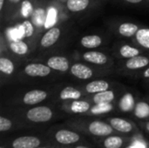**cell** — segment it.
Listing matches in <instances>:
<instances>
[{
    "instance_id": "obj_25",
    "label": "cell",
    "mask_w": 149,
    "mask_h": 148,
    "mask_svg": "<svg viewBox=\"0 0 149 148\" xmlns=\"http://www.w3.org/2000/svg\"><path fill=\"white\" fill-rule=\"evenodd\" d=\"M15 71L14 63L8 58H0V72L5 75H10Z\"/></svg>"
},
{
    "instance_id": "obj_22",
    "label": "cell",
    "mask_w": 149,
    "mask_h": 148,
    "mask_svg": "<svg viewBox=\"0 0 149 148\" xmlns=\"http://www.w3.org/2000/svg\"><path fill=\"white\" fill-rule=\"evenodd\" d=\"M115 98L114 92L112 90H107L104 92H100L95 93L93 96V101L95 104H102V103H111Z\"/></svg>"
},
{
    "instance_id": "obj_32",
    "label": "cell",
    "mask_w": 149,
    "mask_h": 148,
    "mask_svg": "<svg viewBox=\"0 0 149 148\" xmlns=\"http://www.w3.org/2000/svg\"><path fill=\"white\" fill-rule=\"evenodd\" d=\"M21 24H22V27L24 31V37L25 38L32 37L34 34V31H35V25L33 24V23L28 19H25L23 21V23Z\"/></svg>"
},
{
    "instance_id": "obj_16",
    "label": "cell",
    "mask_w": 149,
    "mask_h": 148,
    "mask_svg": "<svg viewBox=\"0 0 149 148\" xmlns=\"http://www.w3.org/2000/svg\"><path fill=\"white\" fill-rule=\"evenodd\" d=\"M91 0H67L66 8L72 12H80L90 5Z\"/></svg>"
},
{
    "instance_id": "obj_9",
    "label": "cell",
    "mask_w": 149,
    "mask_h": 148,
    "mask_svg": "<svg viewBox=\"0 0 149 148\" xmlns=\"http://www.w3.org/2000/svg\"><path fill=\"white\" fill-rule=\"evenodd\" d=\"M82 58L86 62L98 65H104L107 63L108 58L107 56L100 51H86L82 55Z\"/></svg>"
},
{
    "instance_id": "obj_14",
    "label": "cell",
    "mask_w": 149,
    "mask_h": 148,
    "mask_svg": "<svg viewBox=\"0 0 149 148\" xmlns=\"http://www.w3.org/2000/svg\"><path fill=\"white\" fill-rule=\"evenodd\" d=\"M58 19V10L55 6H50L46 9V19L44 29L49 30L55 26Z\"/></svg>"
},
{
    "instance_id": "obj_28",
    "label": "cell",
    "mask_w": 149,
    "mask_h": 148,
    "mask_svg": "<svg viewBox=\"0 0 149 148\" xmlns=\"http://www.w3.org/2000/svg\"><path fill=\"white\" fill-rule=\"evenodd\" d=\"M134 114L139 119H145L149 116V105L146 102H139L134 107Z\"/></svg>"
},
{
    "instance_id": "obj_30",
    "label": "cell",
    "mask_w": 149,
    "mask_h": 148,
    "mask_svg": "<svg viewBox=\"0 0 149 148\" xmlns=\"http://www.w3.org/2000/svg\"><path fill=\"white\" fill-rule=\"evenodd\" d=\"M122 144L123 140L118 136L109 137L104 141V146L106 148H120Z\"/></svg>"
},
{
    "instance_id": "obj_8",
    "label": "cell",
    "mask_w": 149,
    "mask_h": 148,
    "mask_svg": "<svg viewBox=\"0 0 149 148\" xmlns=\"http://www.w3.org/2000/svg\"><path fill=\"white\" fill-rule=\"evenodd\" d=\"M89 131L96 136H108L113 132V126L101 121H93L89 125Z\"/></svg>"
},
{
    "instance_id": "obj_20",
    "label": "cell",
    "mask_w": 149,
    "mask_h": 148,
    "mask_svg": "<svg viewBox=\"0 0 149 148\" xmlns=\"http://www.w3.org/2000/svg\"><path fill=\"white\" fill-rule=\"evenodd\" d=\"M119 106L122 112H130L133 109H134L135 103L134 96L129 92L125 93L120 100Z\"/></svg>"
},
{
    "instance_id": "obj_13",
    "label": "cell",
    "mask_w": 149,
    "mask_h": 148,
    "mask_svg": "<svg viewBox=\"0 0 149 148\" xmlns=\"http://www.w3.org/2000/svg\"><path fill=\"white\" fill-rule=\"evenodd\" d=\"M110 87V84L106 81V80H102V79H99V80H93V81H91L89 82L85 89L86 91L88 92V93H98V92H104V91H107L108 90Z\"/></svg>"
},
{
    "instance_id": "obj_39",
    "label": "cell",
    "mask_w": 149,
    "mask_h": 148,
    "mask_svg": "<svg viewBox=\"0 0 149 148\" xmlns=\"http://www.w3.org/2000/svg\"><path fill=\"white\" fill-rule=\"evenodd\" d=\"M126 148H136L135 147V146L134 145H132V146H129V147H127Z\"/></svg>"
},
{
    "instance_id": "obj_27",
    "label": "cell",
    "mask_w": 149,
    "mask_h": 148,
    "mask_svg": "<svg viewBox=\"0 0 149 148\" xmlns=\"http://www.w3.org/2000/svg\"><path fill=\"white\" fill-rule=\"evenodd\" d=\"M120 55L124 58H131L135 56L141 55V51L134 46L125 44L120 48Z\"/></svg>"
},
{
    "instance_id": "obj_43",
    "label": "cell",
    "mask_w": 149,
    "mask_h": 148,
    "mask_svg": "<svg viewBox=\"0 0 149 148\" xmlns=\"http://www.w3.org/2000/svg\"><path fill=\"white\" fill-rule=\"evenodd\" d=\"M0 148H3V147H0Z\"/></svg>"
},
{
    "instance_id": "obj_2",
    "label": "cell",
    "mask_w": 149,
    "mask_h": 148,
    "mask_svg": "<svg viewBox=\"0 0 149 148\" xmlns=\"http://www.w3.org/2000/svg\"><path fill=\"white\" fill-rule=\"evenodd\" d=\"M52 68L45 64L40 63H31L24 67V73L29 77H46L52 72Z\"/></svg>"
},
{
    "instance_id": "obj_4",
    "label": "cell",
    "mask_w": 149,
    "mask_h": 148,
    "mask_svg": "<svg viewBox=\"0 0 149 148\" xmlns=\"http://www.w3.org/2000/svg\"><path fill=\"white\" fill-rule=\"evenodd\" d=\"M70 72L75 78L82 80L89 79L93 75V69L82 63L73 64L70 68Z\"/></svg>"
},
{
    "instance_id": "obj_12",
    "label": "cell",
    "mask_w": 149,
    "mask_h": 148,
    "mask_svg": "<svg viewBox=\"0 0 149 148\" xmlns=\"http://www.w3.org/2000/svg\"><path fill=\"white\" fill-rule=\"evenodd\" d=\"M31 19L37 29L44 28L46 19V10L43 7H38L34 9L31 16Z\"/></svg>"
},
{
    "instance_id": "obj_37",
    "label": "cell",
    "mask_w": 149,
    "mask_h": 148,
    "mask_svg": "<svg viewBox=\"0 0 149 148\" xmlns=\"http://www.w3.org/2000/svg\"><path fill=\"white\" fill-rule=\"evenodd\" d=\"M4 1H5V0H0V10H3V9Z\"/></svg>"
},
{
    "instance_id": "obj_15",
    "label": "cell",
    "mask_w": 149,
    "mask_h": 148,
    "mask_svg": "<svg viewBox=\"0 0 149 148\" xmlns=\"http://www.w3.org/2000/svg\"><path fill=\"white\" fill-rule=\"evenodd\" d=\"M80 44L87 49L98 48L102 44V38L99 35H87L81 38Z\"/></svg>"
},
{
    "instance_id": "obj_40",
    "label": "cell",
    "mask_w": 149,
    "mask_h": 148,
    "mask_svg": "<svg viewBox=\"0 0 149 148\" xmlns=\"http://www.w3.org/2000/svg\"><path fill=\"white\" fill-rule=\"evenodd\" d=\"M146 127H147V130L149 132V122L147 124V126H146Z\"/></svg>"
},
{
    "instance_id": "obj_33",
    "label": "cell",
    "mask_w": 149,
    "mask_h": 148,
    "mask_svg": "<svg viewBox=\"0 0 149 148\" xmlns=\"http://www.w3.org/2000/svg\"><path fill=\"white\" fill-rule=\"evenodd\" d=\"M12 126V123L10 120L4 118V117H0V131L1 132H5L8 131Z\"/></svg>"
},
{
    "instance_id": "obj_29",
    "label": "cell",
    "mask_w": 149,
    "mask_h": 148,
    "mask_svg": "<svg viewBox=\"0 0 149 148\" xmlns=\"http://www.w3.org/2000/svg\"><path fill=\"white\" fill-rule=\"evenodd\" d=\"M34 10V8L32 6V3L30 0H24L21 3V9H20V14L21 17L24 18H27L31 16L32 12Z\"/></svg>"
},
{
    "instance_id": "obj_10",
    "label": "cell",
    "mask_w": 149,
    "mask_h": 148,
    "mask_svg": "<svg viewBox=\"0 0 149 148\" xmlns=\"http://www.w3.org/2000/svg\"><path fill=\"white\" fill-rule=\"evenodd\" d=\"M149 65V58L143 55H138L128 58L125 65L128 70H139L147 67Z\"/></svg>"
},
{
    "instance_id": "obj_31",
    "label": "cell",
    "mask_w": 149,
    "mask_h": 148,
    "mask_svg": "<svg viewBox=\"0 0 149 148\" xmlns=\"http://www.w3.org/2000/svg\"><path fill=\"white\" fill-rule=\"evenodd\" d=\"M113 109V106L110 103H102V104H96L91 110L92 113L93 114H101L105 113H108Z\"/></svg>"
},
{
    "instance_id": "obj_11",
    "label": "cell",
    "mask_w": 149,
    "mask_h": 148,
    "mask_svg": "<svg viewBox=\"0 0 149 148\" xmlns=\"http://www.w3.org/2000/svg\"><path fill=\"white\" fill-rule=\"evenodd\" d=\"M56 140L60 144L69 145L77 142L79 140V134L68 130H60L56 133Z\"/></svg>"
},
{
    "instance_id": "obj_42",
    "label": "cell",
    "mask_w": 149,
    "mask_h": 148,
    "mask_svg": "<svg viewBox=\"0 0 149 148\" xmlns=\"http://www.w3.org/2000/svg\"><path fill=\"white\" fill-rule=\"evenodd\" d=\"M38 148H45V147H38Z\"/></svg>"
},
{
    "instance_id": "obj_5",
    "label": "cell",
    "mask_w": 149,
    "mask_h": 148,
    "mask_svg": "<svg viewBox=\"0 0 149 148\" xmlns=\"http://www.w3.org/2000/svg\"><path fill=\"white\" fill-rule=\"evenodd\" d=\"M46 65H49L52 70L65 72L70 69L69 60L64 56H52L48 58Z\"/></svg>"
},
{
    "instance_id": "obj_21",
    "label": "cell",
    "mask_w": 149,
    "mask_h": 148,
    "mask_svg": "<svg viewBox=\"0 0 149 148\" xmlns=\"http://www.w3.org/2000/svg\"><path fill=\"white\" fill-rule=\"evenodd\" d=\"M110 123L113 128L121 133H129L133 129L131 123L120 118H113L110 120Z\"/></svg>"
},
{
    "instance_id": "obj_1",
    "label": "cell",
    "mask_w": 149,
    "mask_h": 148,
    "mask_svg": "<svg viewBox=\"0 0 149 148\" xmlns=\"http://www.w3.org/2000/svg\"><path fill=\"white\" fill-rule=\"evenodd\" d=\"M26 117L32 122H47L52 118V112L47 106H37L30 109L26 113Z\"/></svg>"
},
{
    "instance_id": "obj_6",
    "label": "cell",
    "mask_w": 149,
    "mask_h": 148,
    "mask_svg": "<svg viewBox=\"0 0 149 148\" xmlns=\"http://www.w3.org/2000/svg\"><path fill=\"white\" fill-rule=\"evenodd\" d=\"M47 98V92L43 90H31L27 92L24 98L23 102L25 105L32 106L38 104Z\"/></svg>"
},
{
    "instance_id": "obj_34",
    "label": "cell",
    "mask_w": 149,
    "mask_h": 148,
    "mask_svg": "<svg viewBox=\"0 0 149 148\" xmlns=\"http://www.w3.org/2000/svg\"><path fill=\"white\" fill-rule=\"evenodd\" d=\"M134 146L136 148H147L145 144H143L142 142H139V141L134 142Z\"/></svg>"
},
{
    "instance_id": "obj_41",
    "label": "cell",
    "mask_w": 149,
    "mask_h": 148,
    "mask_svg": "<svg viewBox=\"0 0 149 148\" xmlns=\"http://www.w3.org/2000/svg\"><path fill=\"white\" fill-rule=\"evenodd\" d=\"M76 148H88V147H77Z\"/></svg>"
},
{
    "instance_id": "obj_24",
    "label": "cell",
    "mask_w": 149,
    "mask_h": 148,
    "mask_svg": "<svg viewBox=\"0 0 149 148\" xmlns=\"http://www.w3.org/2000/svg\"><path fill=\"white\" fill-rule=\"evenodd\" d=\"M7 37L10 41H14V40H19L22 39L24 37V29L22 27V24H18L13 28H10L7 30L6 31Z\"/></svg>"
},
{
    "instance_id": "obj_26",
    "label": "cell",
    "mask_w": 149,
    "mask_h": 148,
    "mask_svg": "<svg viewBox=\"0 0 149 148\" xmlns=\"http://www.w3.org/2000/svg\"><path fill=\"white\" fill-rule=\"evenodd\" d=\"M71 111L75 113H83L90 110V104L84 100H73L71 104Z\"/></svg>"
},
{
    "instance_id": "obj_35",
    "label": "cell",
    "mask_w": 149,
    "mask_h": 148,
    "mask_svg": "<svg viewBox=\"0 0 149 148\" xmlns=\"http://www.w3.org/2000/svg\"><path fill=\"white\" fill-rule=\"evenodd\" d=\"M124 1H126V2H127V3H129L136 4V3H141L143 0H124Z\"/></svg>"
},
{
    "instance_id": "obj_36",
    "label": "cell",
    "mask_w": 149,
    "mask_h": 148,
    "mask_svg": "<svg viewBox=\"0 0 149 148\" xmlns=\"http://www.w3.org/2000/svg\"><path fill=\"white\" fill-rule=\"evenodd\" d=\"M143 76H144V78H146V79H149V67L148 68H147V69L144 71Z\"/></svg>"
},
{
    "instance_id": "obj_3",
    "label": "cell",
    "mask_w": 149,
    "mask_h": 148,
    "mask_svg": "<svg viewBox=\"0 0 149 148\" xmlns=\"http://www.w3.org/2000/svg\"><path fill=\"white\" fill-rule=\"evenodd\" d=\"M61 35V31L58 27L54 26L46 31L40 40V45L43 48H49L55 44Z\"/></svg>"
},
{
    "instance_id": "obj_38",
    "label": "cell",
    "mask_w": 149,
    "mask_h": 148,
    "mask_svg": "<svg viewBox=\"0 0 149 148\" xmlns=\"http://www.w3.org/2000/svg\"><path fill=\"white\" fill-rule=\"evenodd\" d=\"M9 1L11 3H18L19 2H21V0H9Z\"/></svg>"
},
{
    "instance_id": "obj_17",
    "label": "cell",
    "mask_w": 149,
    "mask_h": 148,
    "mask_svg": "<svg viewBox=\"0 0 149 148\" xmlns=\"http://www.w3.org/2000/svg\"><path fill=\"white\" fill-rule=\"evenodd\" d=\"M139 29L138 25L134 23H123L119 26L118 31L122 37L131 38L136 35Z\"/></svg>"
},
{
    "instance_id": "obj_18",
    "label": "cell",
    "mask_w": 149,
    "mask_h": 148,
    "mask_svg": "<svg viewBox=\"0 0 149 148\" xmlns=\"http://www.w3.org/2000/svg\"><path fill=\"white\" fill-rule=\"evenodd\" d=\"M82 96V93L79 90L72 87L66 86L65 87L59 94V97L63 100H77L79 99Z\"/></svg>"
},
{
    "instance_id": "obj_23",
    "label": "cell",
    "mask_w": 149,
    "mask_h": 148,
    "mask_svg": "<svg viewBox=\"0 0 149 148\" xmlns=\"http://www.w3.org/2000/svg\"><path fill=\"white\" fill-rule=\"evenodd\" d=\"M140 45L145 49H149V28H141L135 35Z\"/></svg>"
},
{
    "instance_id": "obj_7",
    "label": "cell",
    "mask_w": 149,
    "mask_h": 148,
    "mask_svg": "<svg viewBox=\"0 0 149 148\" xmlns=\"http://www.w3.org/2000/svg\"><path fill=\"white\" fill-rule=\"evenodd\" d=\"M40 140L34 136H24L16 139L12 143L13 148H38Z\"/></svg>"
},
{
    "instance_id": "obj_19",
    "label": "cell",
    "mask_w": 149,
    "mask_h": 148,
    "mask_svg": "<svg viewBox=\"0 0 149 148\" xmlns=\"http://www.w3.org/2000/svg\"><path fill=\"white\" fill-rule=\"evenodd\" d=\"M9 47L12 52H14L17 55H20V56L27 54L30 50L28 44L22 39L10 41L9 44Z\"/></svg>"
}]
</instances>
